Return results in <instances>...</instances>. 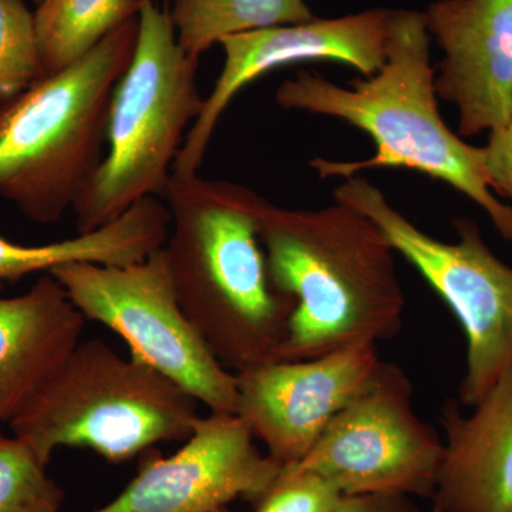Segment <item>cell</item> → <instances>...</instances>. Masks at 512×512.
I'll list each match as a JSON object with an SVG mask.
<instances>
[{
    "instance_id": "obj_1",
    "label": "cell",
    "mask_w": 512,
    "mask_h": 512,
    "mask_svg": "<svg viewBox=\"0 0 512 512\" xmlns=\"http://www.w3.org/2000/svg\"><path fill=\"white\" fill-rule=\"evenodd\" d=\"M165 258L181 308L221 365L276 362L296 301L272 281L259 222L265 198L244 185L171 174Z\"/></svg>"
},
{
    "instance_id": "obj_2",
    "label": "cell",
    "mask_w": 512,
    "mask_h": 512,
    "mask_svg": "<svg viewBox=\"0 0 512 512\" xmlns=\"http://www.w3.org/2000/svg\"><path fill=\"white\" fill-rule=\"evenodd\" d=\"M434 80L424 13L392 10L379 72L340 87L322 74L301 70L279 86L275 100L282 109L348 121L375 141L376 154L365 161L313 158L309 165L320 177L346 180L372 168L429 175L470 198L512 242V205L488 187L483 147L466 143L441 119Z\"/></svg>"
},
{
    "instance_id": "obj_27",
    "label": "cell",
    "mask_w": 512,
    "mask_h": 512,
    "mask_svg": "<svg viewBox=\"0 0 512 512\" xmlns=\"http://www.w3.org/2000/svg\"><path fill=\"white\" fill-rule=\"evenodd\" d=\"M0 434H2V426H0Z\"/></svg>"
},
{
    "instance_id": "obj_7",
    "label": "cell",
    "mask_w": 512,
    "mask_h": 512,
    "mask_svg": "<svg viewBox=\"0 0 512 512\" xmlns=\"http://www.w3.org/2000/svg\"><path fill=\"white\" fill-rule=\"evenodd\" d=\"M333 198L375 222L460 320L467 340L460 400L476 406L512 365L511 266L488 248L473 221H454L460 237L454 244L439 241L394 210L365 177L346 178Z\"/></svg>"
},
{
    "instance_id": "obj_14",
    "label": "cell",
    "mask_w": 512,
    "mask_h": 512,
    "mask_svg": "<svg viewBox=\"0 0 512 512\" xmlns=\"http://www.w3.org/2000/svg\"><path fill=\"white\" fill-rule=\"evenodd\" d=\"M464 416L441 410L446 431L434 490L441 512H512V365Z\"/></svg>"
},
{
    "instance_id": "obj_8",
    "label": "cell",
    "mask_w": 512,
    "mask_h": 512,
    "mask_svg": "<svg viewBox=\"0 0 512 512\" xmlns=\"http://www.w3.org/2000/svg\"><path fill=\"white\" fill-rule=\"evenodd\" d=\"M49 274L84 318L123 338L131 356L173 380L211 413L237 414V375L221 365L185 315L163 248L130 265L72 262Z\"/></svg>"
},
{
    "instance_id": "obj_6",
    "label": "cell",
    "mask_w": 512,
    "mask_h": 512,
    "mask_svg": "<svg viewBox=\"0 0 512 512\" xmlns=\"http://www.w3.org/2000/svg\"><path fill=\"white\" fill-rule=\"evenodd\" d=\"M197 410L173 380L92 339L74 348L9 427L46 466L62 447L89 448L119 464L160 443H184Z\"/></svg>"
},
{
    "instance_id": "obj_17",
    "label": "cell",
    "mask_w": 512,
    "mask_h": 512,
    "mask_svg": "<svg viewBox=\"0 0 512 512\" xmlns=\"http://www.w3.org/2000/svg\"><path fill=\"white\" fill-rule=\"evenodd\" d=\"M140 10L141 0H42L35 22L43 77L82 59Z\"/></svg>"
},
{
    "instance_id": "obj_3",
    "label": "cell",
    "mask_w": 512,
    "mask_h": 512,
    "mask_svg": "<svg viewBox=\"0 0 512 512\" xmlns=\"http://www.w3.org/2000/svg\"><path fill=\"white\" fill-rule=\"evenodd\" d=\"M259 238L276 288L296 301L276 362L377 345L402 329L394 249L363 212L339 201L318 211L265 201Z\"/></svg>"
},
{
    "instance_id": "obj_13",
    "label": "cell",
    "mask_w": 512,
    "mask_h": 512,
    "mask_svg": "<svg viewBox=\"0 0 512 512\" xmlns=\"http://www.w3.org/2000/svg\"><path fill=\"white\" fill-rule=\"evenodd\" d=\"M424 13L444 59L434 80L463 137L504 126L512 110V0H436Z\"/></svg>"
},
{
    "instance_id": "obj_5",
    "label": "cell",
    "mask_w": 512,
    "mask_h": 512,
    "mask_svg": "<svg viewBox=\"0 0 512 512\" xmlns=\"http://www.w3.org/2000/svg\"><path fill=\"white\" fill-rule=\"evenodd\" d=\"M198 63L178 43L168 10L141 0L133 60L111 97L107 151L73 207L77 234L106 227L146 198H163L185 130L204 106Z\"/></svg>"
},
{
    "instance_id": "obj_20",
    "label": "cell",
    "mask_w": 512,
    "mask_h": 512,
    "mask_svg": "<svg viewBox=\"0 0 512 512\" xmlns=\"http://www.w3.org/2000/svg\"><path fill=\"white\" fill-rule=\"evenodd\" d=\"M42 77L35 12L25 0H0V101L25 92Z\"/></svg>"
},
{
    "instance_id": "obj_19",
    "label": "cell",
    "mask_w": 512,
    "mask_h": 512,
    "mask_svg": "<svg viewBox=\"0 0 512 512\" xmlns=\"http://www.w3.org/2000/svg\"><path fill=\"white\" fill-rule=\"evenodd\" d=\"M23 441L0 434V512H62L64 491Z\"/></svg>"
},
{
    "instance_id": "obj_9",
    "label": "cell",
    "mask_w": 512,
    "mask_h": 512,
    "mask_svg": "<svg viewBox=\"0 0 512 512\" xmlns=\"http://www.w3.org/2000/svg\"><path fill=\"white\" fill-rule=\"evenodd\" d=\"M444 441L417 416L402 367L382 362L296 468L313 471L343 495L433 497Z\"/></svg>"
},
{
    "instance_id": "obj_10",
    "label": "cell",
    "mask_w": 512,
    "mask_h": 512,
    "mask_svg": "<svg viewBox=\"0 0 512 512\" xmlns=\"http://www.w3.org/2000/svg\"><path fill=\"white\" fill-rule=\"evenodd\" d=\"M143 456L127 487L89 512H220L237 498L258 503L284 470L258 450L237 414L200 416L173 456L153 448Z\"/></svg>"
},
{
    "instance_id": "obj_4",
    "label": "cell",
    "mask_w": 512,
    "mask_h": 512,
    "mask_svg": "<svg viewBox=\"0 0 512 512\" xmlns=\"http://www.w3.org/2000/svg\"><path fill=\"white\" fill-rule=\"evenodd\" d=\"M138 18L86 56L0 101V197L28 220L72 210L104 157L111 97L133 60Z\"/></svg>"
},
{
    "instance_id": "obj_26",
    "label": "cell",
    "mask_w": 512,
    "mask_h": 512,
    "mask_svg": "<svg viewBox=\"0 0 512 512\" xmlns=\"http://www.w3.org/2000/svg\"><path fill=\"white\" fill-rule=\"evenodd\" d=\"M220 512H231V511H228V510H222V511H220Z\"/></svg>"
},
{
    "instance_id": "obj_24",
    "label": "cell",
    "mask_w": 512,
    "mask_h": 512,
    "mask_svg": "<svg viewBox=\"0 0 512 512\" xmlns=\"http://www.w3.org/2000/svg\"><path fill=\"white\" fill-rule=\"evenodd\" d=\"M429 512H441V511L439 510V508L434 507V505H433V507H431V510Z\"/></svg>"
},
{
    "instance_id": "obj_12",
    "label": "cell",
    "mask_w": 512,
    "mask_h": 512,
    "mask_svg": "<svg viewBox=\"0 0 512 512\" xmlns=\"http://www.w3.org/2000/svg\"><path fill=\"white\" fill-rule=\"evenodd\" d=\"M377 345L237 373V416L282 468L301 463L382 365Z\"/></svg>"
},
{
    "instance_id": "obj_23",
    "label": "cell",
    "mask_w": 512,
    "mask_h": 512,
    "mask_svg": "<svg viewBox=\"0 0 512 512\" xmlns=\"http://www.w3.org/2000/svg\"><path fill=\"white\" fill-rule=\"evenodd\" d=\"M333 512H419L404 495H352L342 498Z\"/></svg>"
},
{
    "instance_id": "obj_25",
    "label": "cell",
    "mask_w": 512,
    "mask_h": 512,
    "mask_svg": "<svg viewBox=\"0 0 512 512\" xmlns=\"http://www.w3.org/2000/svg\"><path fill=\"white\" fill-rule=\"evenodd\" d=\"M32 2H35L36 6H37V5H39L40 2H42V0H32Z\"/></svg>"
},
{
    "instance_id": "obj_21",
    "label": "cell",
    "mask_w": 512,
    "mask_h": 512,
    "mask_svg": "<svg viewBox=\"0 0 512 512\" xmlns=\"http://www.w3.org/2000/svg\"><path fill=\"white\" fill-rule=\"evenodd\" d=\"M345 497L319 474L289 467L256 504L255 512H333Z\"/></svg>"
},
{
    "instance_id": "obj_15",
    "label": "cell",
    "mask_w": 512,
    "mask_h": 512,
    "mask_svg": "<svg viewBox=\"0 0 512 512\" xmlns=\"http://www.w3.org/2000/svg\"><path fill=\"white\" fill-rule=\"evenodd\" d=\"M84 316L50 274L22 295L0 282V426L28 406L82 342Z\"/></svg>"
},
{
    "instance_id": "obj_16",
    "label": "cell",
    "mask_w": 512,
    "mask_h": 512,
    "mask_svg": "<svg viewBox=\"0 0 512 512\" xmlns=\"http://www.w3.org/2000/svg\"><path fill=\"white\" fill-rule=\"evenodd\" d=\"M168 228L164 205L147 198L104 228L52 244L28 247L0 235V282H18L36 272L49 274L56 266L72 262L134 264L163 247Z\"/></svg>"
},
{
    "instance_id": "obj_11",
    "label": "cell",
    "mask_w": 512,
    "mask_h": 512,
    "mask_svg": "<svg viewBox=\"0 0 512 512\" xmlns=\"http://www.w3.org/2000/svg\"><path fill=\"white\" fill-rule=\"evenodd\" d=\"M392 10L372 9L338 19H312L225 37L224 66L198 119L175 158L173 174H198L212 134L225 109L247 84L262 74L309 60H335L365 77L382 69L386 60Z\"/></svg>"
},
{
    "instance_id": "obj_22",
    "label": "cell",
    "mask_w": 512,
    "mask_h": 512,
    "mask_svg": "<svg viewBox=\"0 0 512 512\" xmlns=\"http://www.w3.org/2000/svg\"><path fill=\"white\" fill-rule=\"evenodd\" d=\"M483 151L488 187L497 197L512 201V110L504 126L488 134Z\"/></svg>"
},
{
    "instance_id": "obj_18",
    "label": "cell",
    "mask_w": 512,
    "mask_h": 512,
    "mask_svg": "<svg viewBox=\"0 0 512 512\" xmlns=\"http://www.w3.org/2000/svg\"><path fill=\"white\" fill-rule=\"evenodd\" d=\"M178 43L200 60L225 37L315 19L305 0H171Z\"/></svg>"
}]
</instances>
